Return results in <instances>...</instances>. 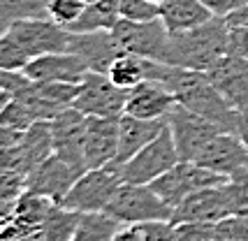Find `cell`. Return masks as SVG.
Wrapping results in <instances>:
<instances>
[{"label":"cell","mask_w":248,"mask_h":241,"mask_svg":"<svg viewBox=\"0 0 248 241\" xmlns=\"http://www.w3.org/2000/svg\"><path fill=\"white\" fill-rule=\"evenodd\" d=\"M86 2H88V5H91V2H97V0H86Z\"/></svg>","instance_id":"44"},{"label":"cell","mask_w":248,"mask_h":241,"mask_svg":"<svg viewBox=\"0 0 248 241\" xmlns=\"http://www.w3.org/2000/svg\"><path fill=\"white\" fill-rule=\"evenodd\" d=\"M227 54L248 58V28H246V26H230Z\"/></svg>","instance_id":"34"},{"label":"cell","mask_w":248,"mask_h":241,"mask_svg":"<svg viewBox=\"0 0 248 241\" xmlns=\"http://www.w3.org/2000/svg\"><path fill=\"white\" fill-rule=\"evenodd\" d=\"M158 16L167 26L170 35L197 28L209 19H214V14L206 10L200 0H165L158 7Z\"/></svg>","instance_id":"21"},{"label":"cell","mask_w":248,"mask_h":241,"mask_svg":"<svg viewBox=\"0 0 248 241\" xmlns=\"http://www.w3.org/2000/svg\"><path fill=\"white\" fill-rule=\"evenodd\" d=\"M225 181H230V179L197 165L195 160H179L172 169H167L162 176H158L151 183V188L160 195L167 207L176 209L195 190H202L206 186H218Z\"/></svg>","instance_id":"7"},{"label":"cell","mask_w":248,"mask_h":241,"mask_svg":"<svg viewBox=\"0 0 248 241\" xmlns=\"http://www.w3.org/2000/svg\"><path fill=\"white\" fill-rule=\"evenodd\" d=\"M179 241H211L214 225L211 223H174Z\"/></svg>","instance_id":"32"},{"label":"cell","mask_w":248,"mask_h":241,"mask_svg":"<svg viewBox=\"0 0 248 241\" xmlns=\"http://www.w3.org/2000/svg\"><path fill=\"white\" fill-rule=\"evenodd\" d=\"M151 63L149 58H141L135 54H121L114 65L109 67V79L114 84H119L121 88H132L141 84L144 79L151 77Z\"/></svg>","instance_id":"24"},{"label":"cell","mask_w":248,"mask_h":241,"mask_svg":"<svg viewBox=\"0 0 248 241\" xmlns=\"http://www.w3.org/2000/svg\"><path fill=\"white\" fill-rule=\"evenodd\" d=\"M121 225L123 223H119L107 211H88L81 213L72 241H114V234Z\"/></svg>","instance_id":"23"},{"label":"cell","mask_w":248,"mask_h":241,"mask_svg":"<svg viewBox=\"0 0 248 241\" xmlns=\"http://www.w3.org/2000/svg\"><path fill=\"white\" fill-rule=\"evenodd\" d=\"M206 10L214 16H230L232 12H237L239 7H244L248 0H200Z\"/></svg>","instance_id":"36"},{"label":"cell","mask_w":248,"mask_h":241,"mask_svg":"<svg viewBox=\"0 0 248 241\" xmlns=\"http://www.w3.org/2000/svg\"><path fill=\"white\" fill-rule=\"evenodd\" d=\"M230 23L225 16H214L206 23L170 37L167 63L186 70L209 72L227 54Z\"/></svg>","instance_id":"2"},{"label":"cell","mask_w":248,"mask_h":241,"mask_svg":"<svg viewBox=\"0 0 248 241\" xmlns=\"http://www.w3.org/2000/svg\"><path fill=\"white\" fill-rule=\"evenodd\" d=\"M7 33L21 44V49L28 54V58H37V56L54 54V51H67L70 35H72L65 26L56 23L49 16L16 21L7 28Z\"/></svg>","instance_id":"10"},{"label":"cell","mask_w":248,"mask_h":241,"mask_svg":"<svg viewBox=\"0 0 248 241\" xmlns=\"http://www.w3.org/2000/svg\"><path fill=\"white\" fill-rule=\"evenodd\" d=\"M165 128H167V119L146 120V119L130 116V114H123L119 123V151H116V160L109 167L119 169L121 165L128 163L135 153H140L146 144L153 142Z\"/></svg>","instance_id":"20"},{"label":"cell","mask_w":248,"mask_h":241,"mask_svg":"<svg viewBox=\"0 0 248 241\" xmlns=\"http://www.w3.org/2000/svg\"><path fill=\"white\" fill-rule=\"evenodd\" d=\"M51 125V139H54V153L70 160L75 165L84 163V135H86V114L75 107H67L58 116L49 120Z\"/></svg>","instance_id":"18"},{"label":"cell","mask_w":248,"mask_h":241,"mask_svg":"<svg viewBox=\"0 0 248 241\" xmlns=\"http://www.w3.org/2000/svg\"><path fill=\"white\" fill-rule=\"evenodd\" d=\"M21 153L23 167L31 174L40 163H44L49 155L54 153V139H51V125L49 120H37L28 130L21 135V142L16 144Z\"/></svg>","instance_id":"22"},{"label":"cell","mask_w":248,"mask_h":241,"mask_svg":"<svg viewBox=\"0 0 248 241\" xmlns=\"http://www.w3.org/2000/svg\"><path fill=\"white\" fill-rule=\"evenodd\" d=\"M195 163L225 179H237L248 172V149L237 132H218L197 153Z\"/></svg>","instance_id":"13"},{"label":"cell","mask_w":248,"mask_h":241,"mask_svg":"<svg viewBox=\"0 0 248 241\" xmlns=\"http://www.w3.org/2000/svg\"><path fill=\"white\" fill-rule=\"evenodd\" d=\"M31 79L23 75V70H2L0 67V90H10V93H16L21 90Z\"/></svg>","instance_id":"35"},{"label":"cell","mask_w":248,"mask_h":241,"mask_svg":"<svg viewBox=\"0 0 248 241\" xmlns=\"http://www.w3.org/2000/svg\"><path fill=\"white\" fill-rule=\"evenodd\" d=\"M237 135L241 137V142L246 144L248 149V105L237 109Z\"/></svg>","instance_id":"39"},{"label":"cell","mask_w":248,"mask_h":241,"mask_svg":"<svg viewBox=\"0 0 248 241\" xmlns=\"http://www.w3.org/2000/svg\"><path fill=\"white\" fill-rule=\"evenodd\" d=\"M119 123L121 116H86V135H84L86 169L114 165L119 151Z\"/></svg>","instance_id":"14"},{"label":"cell","mask_w":248,"mask_h":241,"mask_svg":"<svg viewBox=\"0 0 248 241\" xmlns=\"http://www.w3.org/2000/svg\"><path fill=\"white\" fill-rule=\"evenodd\" d=\"M167 128L172 132V139L179 149L181 160H195L206 144L211 142L218 132H223L211 120H206L204 116L186 109L184 105H176L167 114Z\"/></svg>","instance_id":"11"},{"label":"cell","mask_w":248,"mask_h":241,"mask_svg":"<svg viewBox=\"0 0 248 241\" xmlns=\"http://www.w3.org/2000/svg\"><path fill=\"white\" fill-rule=\"evenodd\" d=\"M84 172H86V167L51 153L26 176V190L54 199V202H63V197L70 193V188L75 186V181Z\"/></svg>","instance_id":"12"},{"label":"cell","mask_w":248,"mask_h":241,"mask_svg":"<svg viewBox=\"0 0 248 241\" xmlns=\"http://www.w3.org/2000/svg\"><path fill=\"white\" fill-rule=\"evenodd\" d=\"M79 218H81L79 211H72V209L63 207L61 202H56L54 209L49 211V216L44 218L40 232L44 234L46 241H72Z\"/></svg>","instance_id":"25"},{"label":"cell","mask_w":248,"mask_h":241,"mask_svg":"<svg viewBox=\"0 0 248 241\" xmlns=\"http://www.w3.org/2000/svg\"><path fill=\"white\" fill-rule=\"evenodd\" d=\"M151 2H153V5H158V7H160V5L165 2V0H151Z\"/></svg>","instance_id":"43"},{"label":"cell","mask_w":248,"mask_h":241,"mask_svg":"<svg viewBox=\"0 0 248 241\" xmlns=\"http://www.w3.org/2000/svg\"><path fill=\"white\" fill-rule=\"evenodd\" d=\"M107 213L123 225H146L155 220H172L174 209L167 207L151 186L123 181L107 207Z\"/></svg>","instance_id":"3"},{"label":"cell","mask_w":248,"mask_h":241,"mask_svg":"<svg viewBox=\"0 0 248 241\" xmlns=\"http://www.w3.org/2000/svg\"><path fill=\"white\" fill-rule=\"evenodd\" d=\"M28 54L21 49V44L16 42L7 30L0 33V67L2 70H23L28 65Z\"/></svg>","instance_id":"27"},{"label":"cell","mask_w":248,"mask_h":241,"mask_svg":"<svg viewBox=\"0 0 248 241\" xmlns=\"http://www.w3.org/2000/svg\"><path fill=\"white\" fill-rule=\"evenodd\" d=\"M35 119H32V114L28 111V107L23 105L21 100L14 98L10 100V105L2 109L0 114V125H5V128H12V130H19V132H26L31 128Z\"/></svg>","instance_id":"28"},{"label":"cell","mask_w":248,"mask_h":241,"mask_svg":"<svg viewBox=\"0 0 248 241\" xmlns=\"http://www.w3.org/2000/svg\"><path fill=\"white\" fill-rule=\"evenodd\" d=\"M86 5V0H51L49 2V19H54L56 23L70 28L84 14Z\"/></svg>","instance_id":"29"},{"label":"cell","mask_w":248,"mask_h":241,"mask_svg":"<svg viewBox=\"0 0 248 241\" xmlns=\"http://www.w3.org/2000/svg\"><path fill=\"white\" fill-rule=\"evenodd\" d=\"M176 107V98L170 88L158 79H144L141 84L128 88V100H125V111L130 116L146 120L167 119V114Z\"/></svg>","instance_id":"15"},{"label":"cell","mask_w":248,"mask_h":241,"mask_svg":"<svg viewBox=\"0 0 248 241\" xmlns=\"http://www.w3.org/2000/svg\"><path fill=\"white\" fill-rule=\"evenodd\" d=\"M21 135H23V132L12 130V128H5V125H0V151H5V149H12V146H16V144L21 142Z\"/></svg>","instance_id":"38"},{"label":"cell","mask_w":248,"mask_h":241,"mask_svg":"<svg viewBox=\"0 0 248 241\" xmlns=\"http://www.w3.org/2000/svg\"><path fill=\"white\" fill-rule=\"evenodd\" d=\"M19 241H46L44 239V234L40 230H35V232H31V234H26V237H21Z\"/></svg>","instance_id":"42"},{"label":"cell","mask_w":248,"mask_h":241,"mask_svg":"<svg viewBox=\"0 0 248 241\" xmlns=\"http://www.w3.org/2000/svg\"><path fill=\"white\" fill-rule=\"evenodd\" d=\"M121 183H123V179H121L119 169H114V167L86 169L75 181V186L70 188V193L63 197L61 204L72 211H79V213L107 211Z\"/></svg>","instance_id":"6"},{"label":"cell","mask_w":248,"mask_h":241,"mask_svg":"<svg viewBox=\"0 0 248 241\" xmlns=\"http://www.w3.org/2000/svg\"><path fill=\"white\" fill-rule=\"evenodd\" d=\"M179 160H181V155H179V149L172 139V132H170V128H165L140 153H135L128 163L121 165L119 174L125 183L151 186L158 176H162L167 169H172Z\"/></svg>","instance_id":"5"},{"label":"cell","mask_w":248,"mask_h":241,"mask_svg":"<svg viewBox=\"0 0 248 241\" xmlns=\"http://www.w3.org/2000/svg\"><path fill=\"white\" fill-rule=\"evenodd\" d=\"M125 100H128V88L114 84L109 75L88 70L79 84L72 107L86 116H123Z\"/></svg>","instance_id":"8"},{"label":"cell","mask_w":248,"mask_h":241,"mask_svg":"<svg viewBox=\"0 0 248 241\" xmlns=\"http://www.w3.org/2000/svg\"><path fill=\"white\" fill-rule=\"evenodd\" d=\"M72 33V30H70ZM67 51L77 54L88 65L91 72L107 75L109 67L121 54H125L119 46L111 30H95V33H72Z\"/></svg>","instance_id":"16"},{"label":"cell","mask_w":248,"mask_h":241,"mask_svg":"<svg viewBox=\"0 0 248 241\" xmlns=\"http://www.w3.org/2000/svg\"><path fill=\"white\" fill-rule=\"evenodd\" d=\"M230 26H246L248 28V2L244 7H239L237 12H232L230 16H225Z\"/></svg>","instance_id":"40"},{"label":"cell","mask_w":248,"mask_h":241,"mask_svg":"<svg viewBox=\"0 0 248 241\" xmlns=\"http://www.w3.org/2000/svg\"><path fill=\"white\" fill-rule=\"evenodd\" d=\"M111 33L116 37L119 46L125 54H135L149 60H158V63H167V54H170V30L162 23L160 16L149 19V21H132V19H123L111 28Z\"/></svg>","instance_id":"4"},{"label":"cell","mask_w":248,"mask_h":241,"mask_svg":"<svg viewBox=\"0 0 248 241\" xmlns=\"http://www.w3.org/2000/svg\"><path fill=\"white\" fill-rule=\"evenodd\" d=\"M234 216V204H232V193L230 186L218 183V186H206L202 190H195L193 195L179 204L172 213V223H211L216 225L218 220Z\"/></svg>","instance_id":"9"},{"label":"cell","mask_w":248,"mask_h":241,"mask_svg":"<svg viewBox=\"0 0 248 241\" xmlns=\"http://www.w3.org/2000/svg\"><path fill=\"white\" fill-rule=\"evenodd\" d=\"M144 234H146V241H179L176 225H174L172 220L146 223V225H144Z\"/></svg>","instance_id":"33"},{"label":"cell","mask_w":248,"mask_h":241,"mask_svg":"<svg viewBox=\"0 0 248 241\" xmlns=\"http://www.w3.org/2000/svg\"><path fill=\"white\" fill-rule=\"evenodd\" d=\"M88 65L72 51H54L31 58L23 67V75L31 81H65V84H81L86 77Z\"/></svg>","instance_id":"17"},{"label":"cell","mask_w":248,"mask_h":241,"mask_svg":"<svg viewBox=\"0 0 248 241\" xmlns=\"http://www.w3.org/2000/svg\"><path fill=\"white\" fill-rule=\"evenodd\" d=\"M230 193H232V204H234V216L248 220V172L246 174L230 179L227 181Z\"/></svg>","instance_id":"31"},{"label":"cell","mask_w":248,"mask_h":241,"mask_svg":"<svg viewBox=\"0 0 248 241\" xmlns=\"http://www.w3.org/2000/svg\"><path fill=\"white\" fill-rule=\"evenodd\" d=\"M211 241H248V220L241 216H227L214 225Z\"/></svg>","instance_id":"30"},{"label":"cell","mask_w":248,"mask_h":241,"mask_svg":"<svg viewBox=\"0 0 248 241\" xmlns=\"http://www.w3.org/2000/svg\"><path fill=\"white\" fill-rule=\"evenodd\" d=\"M49 2L51 0H0V33L23 19L49 16Z\"/></svg>","instance_id":"26"},{"label":"cell","mask_w":248,"mask_h":241,"mask_svg":"<svg viewBox=\"0 0 248 241\" xmlns=\"http://www.w3.org/2000/svg\"><path fill=\"white\" fill-rule=\"evenodd\" d=\"M149 79L162 81L174 93L176 105H184L186 109L204 116L223 132H237V109L220 95L206 72L153 60Z\"/></svg>","instance_id":"1"},{"label":"cell","mask_w":248,"mask_h":241,"mask_svg":"<svg viewBox=\"0 0 248 241\" xmlns=\"http://www.w3.org/2000/svg\"><path fill=\"white\" fill-rule=\"evenodd\" d=\"M114 241H146L144 225H121L114 234Z\"/></svg>","instance_id":"37"},{"label":"cell","mask_w":248,"mask_h":241,"mask_svg":"<svg viewBox=\"0 0 248 241\" xmlns=\"http://www.w3.org/2000/svg\"><path fill=\"white\" fill-rule=\"evenodd\" d=\"M14 98V93H10V90H0V114H2V109L10 105V100Z\"/></svg>","instance_id":"41"},{"label":"cell","mask_w":248,"mask_h":241,"mask_svg":"<svg viewBox=\"0 0 248 241\" xmlns=\"http://www.w3.org/2000/svg\"><path fill=\"white\" fill-rule=\"evenodd\" d=\"M206 75L234 109L248 105V58L225 54Z\"/></svg>","instance_id":"19"}]
</instances>
